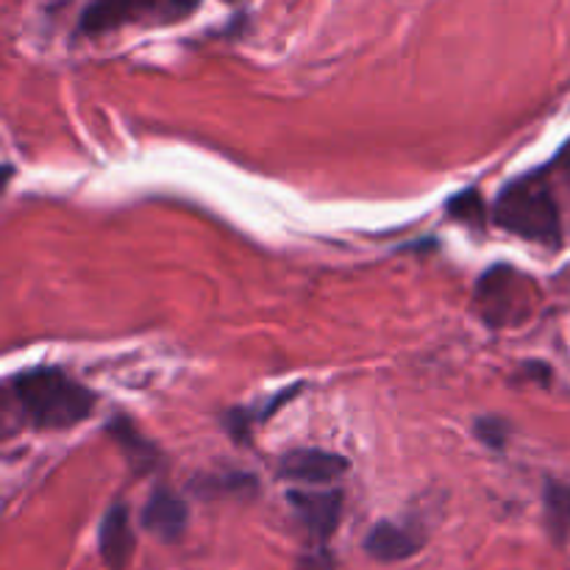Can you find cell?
<instances>
[{
    "label": "cell",
    "instance_id": "6da1fadb",
    "mask_svg": "<svg viewBox=\"0 0 570 570\" xmlns=\"http://www.w3.org/2000/svg\"><path fill=\"white\" fill-rule=\"evenodd\" d=\"M11 399L33 429L61 432L87 421L95 412L98 395L61 367H31L9 382Z\"/></svg>",
    "mask_w": 570,
    "mask_h": 570
},
{
    "label": "cell",
    "instance_id": "7a4b0ae2",
    "mask_svg": "<svg viewBox=\"0 0 570 570\" xmlns=\"http://www.w3.org/2000/svg\"><path fill=\"white\" fill-rule=\"evenodd\" d=\"M493 223L515 237L557 250L562 245L560 206L543 170L515 178L493 204Z\"/></svg>",
    "mask_w": 570,
    "mask_h": 570
},
{
    "label": "cell",
    "instance_id": "3957f363",
    "mask_svg": "<svg viewBox=\"0 0 570 570\" xmlns=\"http://www.w3.org/2000/svg\"><path fill=\"white\" fill-rule=\"evenodd\" d=\"M534 284L510 265H495L479 278L473 306L488 326L504 328L527 321L534 309Z\"/></svg>",
    "mask_w": 570,
    "mask_h": 570
},
{
    "label": "cell",
    "instance_id": "277c9868",
    "mask_svg": "<svg viewBox=\"0 0 570 570\" xmlns=\"http://www.w3.org/2000/svg\"><path fill=\"white\" fill-rule=\"evenodd\" d=\"M198 6V0H89L83 9L78 28L81 33L98 37V33L117 31V28L137 22L142 17L165 14L170 20L189 14Z\"/></svg>",
    "mask_w": 570,
    "mask_h": 570
},
{
    "label": "cell",
    "instance_id": "5b68a950",
    "mask_svg": "<svg viewBox=\"0 0 570 570\" xmlns=\"http://www.w3.org/2000/svg\"><path fill=\"white\" fill-rule=\"evenodd\" d=\"M289 507L312 540L326 543L343 518V490H289Z\"/></svg>",
    "mask_w": 570,
    "mask_h": 570
},
{
    "label": "cell",
    "instance_id": "8992f818",
    "mask_svg": "<svg viewBox=\"0 0 570 570\" xmlns=\"http://www.w3.org/2000/svg\"><path fill=\"white\" fill-rule=\"evenodd\" d=\"M348 473V460L323 449H295L278 460V476L295 484H334Z\"/></svg>",
    "mask_w": 570,
    "mask_h": 570
},
{
    "label": "cell",
    "instance_id": "52a82bcc",
    "mask_svg": "<svg viewBox=\"0 0 570 570\" xmlns=\"http://www.w3.org/2000/svg\"><path fill=\"white\" fill-rule=\"evenodd\" d=\"M189 523V510L173 490L156 488L150 493L148 504L142 507V527L148 529L154 538L165 540V543H176L184 538Z\"/></svg>",
    "mask_w": 570,
    "mask_h": 570
},
{
    "label": "cell",
    "instance_id": "ba28073f",
    "mask_svg": "<svg viewBox=\"0 0 570 570\" xmlns=\"http://www.w3.org/2000/svg\"><path fill=\"white\" fill-rule=\"evenodd\" d=\"M134 546H137V540H134V532H131L128 507L126 504L109 507L98 529L100 560H104L106 568L111 570H126L134 557Z\"/></svg>",
    "mask_w": 570,
    "mask_h": 570
},
{
    "label": "cell",
    "instance_id": "9c48e42d",
    "mask_svg": "<svg viewBox=\"0 0 570 570\" xmlns=\"http://www.w3.org/2000/svg\"><path fill=\"white\" fill-rule=\"evenodd\" d=\"M423 549V534L404 523L382 521L367 532L365 551L379 562H401L415 557Z\"/></svg>",
    "mask_w": 570,
    "mask_h": 570
},
{
    "label": "cell",
    "instance_id": "30bf717a",
    "mask_svg": "<svg viewBox=\"0 0 570 570\" xmlns=\"http://www.w3.org/2000/svg\"><path fill=\"white\" fill-rule=\"evenodd\" d=\"M546 518L557 538L570 534V484L549 482L546 484Z\"/></svg>",
    "mask_w": 570,
    "mask_h": 570
},
{
    "label": "cell",
    "instance_id": "8fae6325",
    "mask_svg": "<svg viewBox=\"0 0 570 570\" xmlns=\"http://www.w3.org/2000/svg\"><path fill=\"white\" fill-rule=\"evenodd\" d=\"M445 212L451 215V220L462 223V226L468 228H482L484 223L493 217V212H488V206H484L482 195H479L476 189H465V193H460L456 198H451Z\"/></svg>",
    "mask_w": 570,
    "mask_h": 570
},
{
    "label": "cell",
    "instance_id": "7c38bea8",
    "mask_svg": "<svg viewBox=\"0 0 570 570\" xmlns=\"http://www.w3.org/2000/svg\"><path fill=\"white\" fill-rule=\"evenodd\" d=\"M109 432L115 434V440L122 445V449L131 451V460H134V462H142V454H145V456H154V449H150V443H145V440L139 438L137 432H134L131 423L117 421L115 426L109 429Z\"/></svg>",
    "mask_w": 570,
    "mask_h": 570
},
{
    "label": "cell",
    "instance_id": "4fadbf2b",
    "mask_svg": "<svg viewBox=\"0 0 570 570\" xmlns=\"http://www.w3.org/2000/svg\"><path fill=\"white\" fill-rule=\"evenodd\" d=\"M473 432L490 449H504L507 438H510V426L501 417H482V421H476Z\"/></svg>",
    "mask_w": 570,
    "mask_h": 570
},
{
    "label": "cell",
    "instance_id": "5bb4252c",
    "mask_svg": "<svg viewBox=\"0 0 570 570\" xmlns=\"http://www.w3.org/2000/svg\"><path fill=\"white\" fill-rule=\"evenodd\" d=\"M295 570H334V562L326 551H315V554L304 557Z\"/></svg>",
    "mask_w": 570,
    "mask_h": 570
},
{
    "label": "cell",
    "instance_id": "9a60e30c",
    "mask_svg": "<svg viewBox=\"0 0 570 570\" xmlns=\"http://www.w3.org/2000/svg\"><path fill=\"white\" fill-rule=\"evenodd\" d=\"M554 167H557V173L562 176V181H566L568 189H570V145H566V148H562V154L557 156Z\"/></svg>",
    "mask_w": 570,
    "mask_h": 570
}]
</instances>
